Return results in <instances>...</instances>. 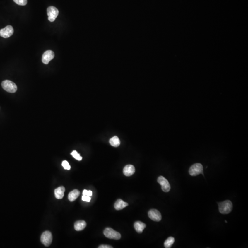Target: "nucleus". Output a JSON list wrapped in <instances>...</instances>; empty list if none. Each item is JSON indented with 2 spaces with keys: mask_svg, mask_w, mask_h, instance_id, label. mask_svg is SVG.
<instances>
[{
  "mask_svg": "<svg viewBox=\"0 0 248 248\" xmlns=\"http://www.w3.org/2000/svg\"><path fill=\"white\" fill-rule=\"evenodd\" d=\"M219 211L222 214H228L232 211V203L230 200H226L218 203Z\"/></svg>",
  "mask_w": 248,
  "mask_h": 248,
  "instance_id": "f257e3e1",
  "label": "nucleus"
},
{
  "mask_svg": "<svg viewBox=\"0 0 248 248\" xmlns=\"http://www.w3.org/2000/svg\"><path fill=\"white\" fill-rule=\"evenodd\" d=\"M1 86L3 89L10 93H14L17 90V86L14 82L9 80H5L2 81Z\"/></svg>",
  "mask_w": 248,
  "mask_h": 248,
  "instance_id": "f03ea898",
  "label": "nucleus"
},
{
  "mask_svg": "<svg viewBox=\"0 0 248 248\" xmlns=\"http://www.w3.org/2000/svg\"><path fill=\"white\" fill-rule=\"evenodd\" d=\"M103 234L107 238L119 240L121 238V234L110 228H106L103 231Z\"/></svg>",
  "mask_w": 248,
  "mask_h": 248,
  "instance_id": "7ed1b4c3",
  "label": "nucleus"
},
{
  "mask_svg": "<svg viewBox=\"0 0 248 248\" xmlns=\"http://www.w3.org/2000/svg\"><path fill=\"white\" fill-rule=\"evenodd\" d=\"M190 175L192 176H196L203 174V167L200 163H196L191 166L189 170Z\"/></svg>",
  "mask_w": 248,
  "mask_h": 248,
  "instance_id": "20e7f679",
  "label": "nucleus"
},
{
  "mask_svg": "<svg viewBox=\"0 0 248 248\" xmlns=\"http://www.w3.org/2000/svg\"><path fill=\"white\" fill-rule=\"evenodd\" d=\"M59 11L58 9L53 6H50L47 9V14L48 15V20L50 22L54 21L59 15Z\"/></svg>",
  "mask_w": 248,
  "mask_h": 248,
  "instance_id": "39448f33",
  "label": "nucleus"
},
{
  "mask_svg": "<svg viewBox=\"0 0 248 248\" xmlns=\"http://www.w3.org/2000/svg\"><path fill=\"white\" fill-rule=\"evenodd\" d=\"M41 242L45 246L51 245L52 241V234L49 231H46L42 234L41 237Z\"/></svg>",
  "mask_w": 248,
  "mask_h": 248,
  "instance_id": "423d86ee",
  "label": "nucleus"
},
{
  "mask_svg": "<svg viewBox=\"0 0 248 248\" xmlns=\"http://www.w3.org/2000/svg\"><path fill=\"white\" fill-rule=\"evenodd\" d=\"M157 182L161 186V189L164 192H169L170 189V186L167 179L163 176H160L158 177Z\"/></svg>",
  "mask_w": 248,
  "mask_h": 248,
  "instance_id": "0eeeda50",
  "label": "nucleus"
},
{
  "mask_svg": "<svg viewBox=\"0 0 248 248\" xmlns=\"http://www.w3.org/2000/svg\"><path fill=\"white\" fill-rule=\"evenodd\" d=\"M14 30L13 27L8 25L3 29L0 30V36L4 38H8L13 35Z\"/></svg>",
  "mask_w": 248,
  "mask_h": 248,
  "instance_id": "6e6552de",
  "label": "nucleus"
},
{
  "mask_svg": "<svg viewBox=\"0 0 248 248\" xmlns=\"http://www.w3.org/2000/svg\"><path fill=\"white\" fill-rule=\"evenodd\" d=\"M54 58V53L51 50H47L44 52L42 56V62L45 64L48 63Z\"/></svg>",
  "mask_w": 248,
  "mask_h": 248,
  "instance_id": "1a4fd4ad",
  "label": "nucleus"
},
{
  "mask_svg": "<svg viewBox=\"0 0 248 248\" xmlns=\"http://www.w3.org/2000/svg\"><path fill=\"white\" fill-rule=\"evenodd\" d=\"M148 216L152 220L155 222H160L162 216L160 211L156 209H152L148 211Z\"/></svg>",
  "mask_w": 248,
  "mask_h": 248,
  "instance_id": "9d476101",
  "label": "nucleus"
},
{
  "mask_svg": "<svg viewBox=\"0 0 248 248\" xmlns=\"http://www.w3.org/2000/svg\"><path fill=\"white\" fill-rule=\"evenodd\" d=\"M135 172V168L134 166L131 165H126L123 169V173L127 177L131 176Z\"/></svg>",
  "mask_w": 248,
  "mask_h": 248,
  "instance_id": "9b49d317",
  "label": "nucleus"
},
{
  "mask_svg": "<svg viewBox=\"0 0 248 248\" xmlns=\"http://www.w3.org/2000/svg\"><path fill=\"white\" fill-rule=\"evenodd\" d=\"M65 189L64 187L61 186L55 190V196L57 199H62L64 195Z\"/></svg>",
  "mask_w": 248,
  "mask_h": 248,
  "instance_id": "f8f14e48",
  "label": "nucleus"
},
{
  "mask_svg": "<svg viewBox=\"0 0 248 248\" xmlns=\"http://www.w3.org/2000/svg\"><path fill=\"white\" fill-rule=\"evenodd\" d=\"M128 206V203L123 201L122 199H119L114 203V207L116 210H122L124 208Z\"/></svg>",
  "mask_w": 248,
  "mask_h": 248,
  "instance_id": "ddd939ff",
  "label": "nucleus"
},
{
  "mask_svg": "<svg viewBox=\"0 0 248 248\" xmlns=\"http://www.w3.org/2000/svg\"><path fill=\"white\" fill-rule=\"evenodd\" d=\"M134 226L136 232L138 233H141L143 232L144 228H146V225L145 223L140 221H138L134 223Z\"/></svg>",
  "mask_w": 248,
  "mask_h": 248,
  "instance_id": "4468645a",
  "label": "nucleus"
},
{
  "mask_svg": "<svg viewBox=\"0 0 248 248\" xmlns=\"http://www.w3.org/2000/svg\"><path fill=\"white\" fill-rule=\"evenodd\" d=\"M86 223L84 220H78L75 223V230L77 231H81L85 229L86 227Z\"/></svg>",
  "mask_w": 248,
  "mask_h": 248,
  "instance_id": "2eb2a0df",
  "label": "nucleus"
},
{
  "mask_svg": "<svg viewBox=\"0 0 248 248\" xmlns=\"http://www.w3.org/2000/svg\"><path fill=\"white\" fill-rule=\"evenodd\" d=\"M80 194V192L78 190L75 189L69 193L68 195L69 200L71 202L73 201L76 199Z\"/></svg>",
  "mask_w": 248,
  "mask_h": 248,
  "instance_id": "dca6fc26",
  "label": "nucleus"
},
{
  "mask_svg": "<svg viewBox=\"0 0 248 248\" xmlns=\"http://www.w3.org/2000/svg\"><path fill=\"white\" fill-rule=\"evenodd\" d=\"M110 143L113 147H117L120 145V142L118 136H114L110 139Z\"/></svg>",
  "mask_w": 248,
  "mask_h": 248,
  "instance_id": "f3484780",
  "label": "nucleus"
},
{
  "mask_svg": "<svg viewBox=\"0 0 248 248\" xmlns=\"http://www.w3.org/2000/svg\"><path fill=\"white\" fill-rule=\"evenodd\" d=\"M175 242V239L172 237H169L164 243V246L166 248H170L173 245Z\"/></svg>",
  "mask_w": 248,
  "mask_h": 248,
  "instance_id": "a211bd4d",
  "label": "nucleus"
},
{
  "mask_svg": "<svg viewBox=\"0 0 248 248\" xmlns=\"http://www.w3.org/2000/svg\"><path fill=\"white\" fill-rule=\"evenodd\" d=\"M71 155L73 156V158H75L76 160H78L80 161L82 159V157L81 156H80V154L78 153H77V152L76 150H74L71 153Z\"/></svg>",
  "mask_w": 248,
  "mask_h": 248,
  "instance_id": "6ab92c4d",
  "label": "nucleus"
},
{
  "mask_svg": "<svg viewBox=\"0 0 248 248\" xmlns=\"http://www.w3.org/2000/svg\"><path fill=\"white\" fill-rule=\"evenodd\" d=\"M14 2L20 6H25L27 3V0H13Z\"/></svg>",
  "mask_w": 248,
  "mask_h": 248,
  "instance_id": "aec40b11",
  "label": "nucleus"
},
{
  "mask_svg": "<svg viewBox=\"0 0 248 248\" xmlns=\"http://www.w3.org/2000/svg\"><path fill=\"white\" fill-rule=\"evenodd\" d=\"M62 165V166L64 168V169L69 170L70 168H71V167H70V165H69V163L66 160L63 161Z\"/></svg>",
  "mask_w": 248,
  "mask_h": 248,
  "instance_id": "412c9836",
  "label": "nucleus"
},
{
  "mask_svg": "<svg viewBox=\"0 0 248 248\" xmlns=\"http://www.w3.org/2000/svg\"><path fill=\"white\" fill-rule=\"evenodd\" d=\"M90 199H91V198H90V196L85 195H83V196H82V200L83 201L89 202H90Z\"/></svg>",
  "mask_w": 248,
  "mask_h": 248,
  "instance_id": "4be33fe9",
  "label": "nucleus"
},
{
  "mask_svg": "<svg viewBox=\"0 0 248 248\" xmlns=\"http://www.w3.org/2000/svg\"><path fill=\"white\" fill-rule=\"evenodd\" d=\"M92 191L90 190L88 191L86 190H84L83 191V195H88V196H92Z\"/></svg>",
  "mask_w": 248,
  "mask_h": 248,
  "instance_id": "5701e85b",
  "label": "nucleus"
},
{
  "mask_svg": "<svg viewBox=\"0 0 248 248\" xmlns=\"http://www.w3.org/2000/svg\"><path fill=\"white\" fill-rule=\"evenodd\" d=\"M99 248H112L113 247L108 245H101L98 247Z\"/></svg>",
  "mask_w": 248,
  "mask_h": 248,
  "instance_id": "b1692460",
  "label": "nucleus"
}]
</instances>
